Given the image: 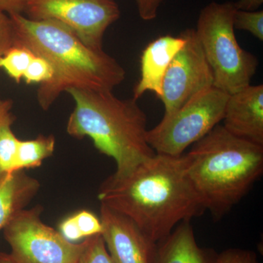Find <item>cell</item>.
I'll return each instance as SVG.
<instances>
[{
  "label": "cell",
  "mask_w": 263,
  "mask_h": 263,
  "mask_svg": "<svg viewBox=\"0 0 263 263\" xmlns=\"http://www.w3.org/2000/svg\"><path fill=\"white\" fill-rule=\"evenodd\" d=\"M229 95L213 86L148 129L147 142L156 154L178 157L222 122Z\"/></svg>",
  "instance_id": "obj_6"
},
{
  "label": "cell",
  "mask_w": 263,
  "mask_h": 263,
  "mask_svg": "<svg viewBox=\"0 0 263 263\" xmlns=\"http://www.w3.org/2000/svg\"><path fill=\"white\" fill-rule=\"evenodd\" d=\"M13 107V100L0 98V127L14 124L16 117L12 112Z\"/></svg>",
  "instance_id": "obj_25"
},
{
  "label": "cell",
  "mask_w": 263,
  "mask_h": 263,
  "mask_svg": "<svg viewBox=\"0 0 263 263\" xmlns=\"http://www.w3.org/2000/svg\"><path fill=\"white\" fill-rule=\"evenodd\" d=\"M186 174L205 211L220 219L263 173V146L216 125L183 154Z\"/></svg>",
  "instance_id": "obj_3"
},
{
  "label": "cell",
  "mask_w": 263,
  "mask_h": 263,
  "mask_svg": "<svg viewBox=\"0 0 263 263\" xmlns=\"http://www.w3.org/2000/svg\"><path fill=\"white\" fill-rule=\"evenodd\" d=\"M112 91L67 90L76 105L66 130L78 139L89 138L100 153L115 161L114 175L122 176L156 153L147 142V117L138 100L118 98Z\"/></svg>",
  "instance_id": "obj_4"
},
{
  "label": "cell",
  "mask_w": 263,
  "mask_h": 263,
  "mask_svg": "<svg viewBox=\"0 0 263 263\" xmlns=\"http://www.w3.org/2000/svg\"><path fill=\"white\" fill-rule=\"evenodd\" d=\"M13 45L28 48L51 65V80L40 84L37 100L48 110L70 89L113 91L125 79V70L103 49L89 47L80 38L53 21L31 20L23 14L9 15Z\"/></svg>",
  "instance_id": "obj_2"
},
{
  "label": "cell",
  "mask_w": 263,
  "mask_h": 263,
  "mask_svg": "<svg viewBox=\"0 0 263 263\" xmlns=\"http://www.w3.org/2000/svg\"><path fill=\"white\" fill-rule=\"evenodd\" d=\"M0 263H11L8 253L0 252Z\"/></svg>",
  "instance_id": "obj_28"
},
{
  "label": "cell",
  "mask_w": 263,
  "mask_h": 263,
  "mask_svg": "<svg viewBox=\"0 0 263 263\" xmlns=\"http://www.w3.org/2000/svg\"><path fill=\"white\" fill-rule=\"evenodd\" d=\"M183 155L155 154L127 174L111 175L99 188L100 204L127 216L158 243L180 223L205 211L189 179Z\"/></svg>",
  "instance_id": "obj_1"
},
{
  "label": "cell",
  "mask_w": 263,
  "mask_h": 263,
  "mask_svg": "<svg viewBox=\"0 0 263 263\" xmlns=\"http://www.w3.org/2000/svg\"><path fill=\"white\" fill-rule=\"evenodd\" d=\"M59 232L72 243L101 235L103 226L100 217L87 210H81L66 218L59 226Z\"/></svg>",
  "instance_id": "obj_16"
},
{
  "label": "cell",
  "mask_w": 263,
  "mask_h": 263,
  "mask_svg": "<svg viewBox=\"0 0 263 263\" xmlns=\"http://www.w3.org/2000/svg\"><path fill=\"white\" fill-rule=\"evenodd\" d=\"M262 3L263 0H238L234 5L237 10L255 11Z\"/></svg>",
  "instance_id": "obj_27"
},
{
  "label": "cell",
  "mask_w": 263,
  "mask_h": 263,
  "mask_svg": "<svg viewBox=\"0 0 263 263\" xmlns=\"http://www.w3.org/2000/svg\"><path fill=\"white\" fill-rule=\"evenodd\" d=\"M181 34L186 42L170 64L162 84L160 100L164 105V116L174 114L214 86L212 68L195 29H185Z\"/></svg>",
  "instance_id": "obj_9"
},
{
  "label": "cell",
  "mask_w": 263,
  "mask_h": 263,
  "mask_svg": "<svg viewBox=\"0 0 263 263\" xmlns=\"http://www.w3.org/2000/svg\"><path fill=\"white\" fill-rule=\"evenodd\" d=\"M41 183L24 170L0 172V231L37 196Z\"/></svg>",
  "instance_id": "obj_13"
},
{
  "label": "cell",
  "mask_w": 263,
  "mask_h": 263,
  "mask_svg": "<svg viewBox=\"0 0 263 263\" xmlns=\"http://www.w3.org/2000/svg\"><path fill=\"white\" fill-rule=\"evenodd\" d=\"M223 127L231 134L263 146V86L249 84L230 95Z\"/></svg>",
  "instance_id": "obj_11"
},
{
  "label": "cell",
  "mask_w": 263,
  "mask_h": 263,
  "mask_svg": "<svg viewBox=\"0 0 263 263\" xmlns=\"http://www.w3.org/2000/svg\"><path fill=\"white\" fill-rule=\"evenodd\" d=\"M234 29L247 31L259 41H263V11L237 10L233 18Z\"/></svg>",
  "instance_id": "obj_20"
},
{
  "label": "cell",
  "mask_w": 263,
  "mask_h": 263,
  "mask_svg": "<svg viewBox=\"0 0 263 263\" xmlns=\"http://www.w3.org/2000/svg\"><path fill=\"white\" fill-rule=\"evenodd\" d=\"M26 0H0V11L8 15L23 14Z\"/></svg>",
  "instance_id": "obj_26"
},
{
  "label": "cell",
  "mask_w": 263,
  "mask_h": 263,
  "mask_svg": "<svg viewBox=\"0 0 263 263\" xmlns=\"http://www.w3.org/2000/svg\"><path fill=\"white\" fill-rule=\"evenodd\" d=\"M23 13L31 20L63 24L96 50L103 49L105 32L120 17L115 0H26Z\"/></svg>",
  "instance_id": "obj_8"
},
{
  "label": "cell",
  "mask_w": 263,
  "mask_h": 263,
  "mask_svg": "<svg viewBox=\"0 0 263 263\" xmlns=\"http://www.w3.org/2000/svg\"><path fill=\"white\" fill-rule=\"evenodd\" d=\"M214 257L200 248L190 221H183L157 243L155 263H214Z\"/></svg>",
  "instance_id": "obj_14"
},
{
  "label": "cell",
  "mask_w": 263,
  "mask_h": 263,
  "mask_svg": "<svg viewBox=\"0 0 263 263\" xmlns=\"http://www.w3.org/2000/svg\"><path fill=\"white\" fill-rule=\"evenodd\" d=\"M162 1L163 0H135L140 17L146 22L157 18Z\"/></svg>",
  "instance_id": "obj_24"
},
{
  "label": "cell",
  "mask_w": 263,
  "mask_h": 263,
  "mask_svg": "<svg viewBox=\"0 0 263 263\" xmlns=\"http://www.w3.org/2000/svg\"><path fill=\"white\" fill-rule=\"evenodd\" d=\"M214 263H258L254 252L240 249H230L214 257Z\"/></svg>",
  "instance_id": "obj_22"
},
{
  "label": "cell",
  "mask_w": 263,
  "mask_h": 263,
  "mask_svg": "<svg viewBox=\"0 0 263 263\" xmlns=\"http://www.w3.org/2000/svg\"><path fill=\"white\" fill-rule=\"evenodd\" d=\"M34 54L28 48L13 45L0 58V69L19 84Z\"/></svg>",
  "instance_id": "obj_17"
},
{
  "label": "cell",
  "mask_w": 263,
  "mask_h": 263,
  "mask_svg": "<svg viewBox=\"0 0 263 263\" xmlns=\"http://www.w3.org/2000/svg\"><path fill=\"white\" fill-rule=\"evenodd\" d=\"M13 45V28L10 17L0 11V58Z\"/></svg>",
  "instance_id": "obj_23"
},
{
  "label": "cell",
  "mask_w": 263,
  "mask_h": 263,
  "mask_svg": "<svg viewBox=\"0 0 263 263\" xmlns=\"http://www.w3.org/2000/svg\"><path fill=\"white\" fill-rule=\"evenodd\" d=\"M18 139L11 129V126L0 127V172L15 171L18 150Z\"/></svg>",
  "instance_id": "obj_18"
},
{
  "label": "cell",
  "mask_w": 263,
  "mask_h": 263,
  "mask_svg": "<svg viewBox=\"0 0 263 263\" xmlns=\"http://www.w3.org/2000/svg\"><path fill=\"white\" fill-rule=\"evenodd\" d=\"M234 3L212 2L200 11L195 29L214 76V86L228 95L250 84L259 62L235 37Z\"/></svg>",
  "instance_id": "obj_5"
},
{
  "label": "cell",
  "mask_w": 263,
  "mask_h": 263,
  "mask_svg": "<svg viewBox=\"0 0 263 263\" xmlns=\"http://www.w3.org/2000/svg\"><path fill=\"white\" fill-rule=\"evenodd\" d=\"M56 147V138L53 135L46 136L40 135L32 140L18 143L15 171L35 168L43 164V161L53 156Z\"/></svg>",
  "instance_id": "obj_15"
},
{
  "label": "cell",
  "mask_w": 263,
  "mask_h": 263,
  "mask_svg": "<svg viewBox=\"0 0 263 263\" xmlns=\"http://www.w3.org/2000/svg\"><path fill=\"white\" fill-rule=\"evenodd\" d=\"M77 263H115L109 254L101 235L84 240V247Z\"/></svg>",
  "instance_id": "obj_19"
},
{
  "label": "cell",
  "mask_w": 263,
  "mask_h": 263,
  "mask_svg": "<svg viewBox=\"0 0 263 263\" xmlns=\"http://www.w3.org/2000/svg\"><path fill=\"white\" fill-rule=\"evenodd\" d=\"M43 207L19 212L3 229L11 263H77L84 241L72 243L41 220Z\"/></svg>",
  "instance_id": "obj_7"
},
{
  "label": "cell",
  "mask_w": 263,
  "mask_h": 263,
  "mask_svg": "<svg viewBox=\"0 0 263 263\" xmlns=\"http://www.w3.org/2000/svg\"><path fill=\"white\" fill-rule=\"evenodd\" d=\"M105 247L115 263H155L154 243L127 216L100 204Z\"/></svg>",
  "instance_id": "obj_10"
},
{
  "label": "cell",
  "mask_w": 263,
  "mask_h": 263,
  "mask_svg": "<svg viewBox=\"0 0 263 263\" xmlns=\"http://www.w3.org/2000/svg\"><path fill=\"white\" fill-rule=\"evenodd\" d=\"M185 42L186 40L181 33L177 37L161 36L147 45L142 52L141 77L133 89L134 100H138L148 91L160 99L167 68Z\"/></svg>",
  "instance_id": "obj_12"
},
{
  "label": "cell",
  "mask_w": 263,
  "mask_h": 263,
  "mask_svg": "<svg viewBox=\"0 0 263 263\" xmlns=\"http://www.w3.org/2000/svg\"><path fill=\"white\" fill-rule=\"evenodd\" d=\"M53 70L51 65L44 59L34 55L23 79L27 84H43L51 80Z\"/></svg>",
  "instance_id": "obj_21"
}]
</instances>
